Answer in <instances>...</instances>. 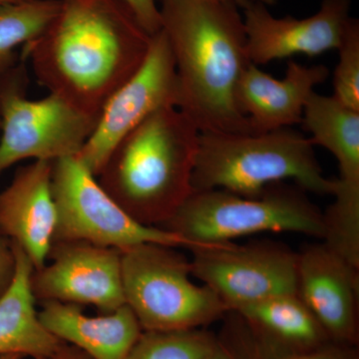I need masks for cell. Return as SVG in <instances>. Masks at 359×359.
Masks as SVG:
<instances>
[{
    "instance_id": "obj_18",
    "label": "cell",
    "mask_w": 359,
    "mask_h": 359,
    "mask_svg": "<svg viewBox=\"0 0 359 359\" xmlns=\"http://www.w3.org/2000/svg\"><path fill=\"white\" fill-rule=\"evenodd\" d=\"M39 320L50 334L77 347L91 359H125L144 332L128 306L98 316H86L80 306L41 302Z\"/></svg>"
},
{
    "instance_id": "obj_8",
    "label": "cell",
    "mask_w": 359,
    "mask_h": 359,
    "mask_svg": "<svg viewBox=\"0 0 359 359\" xmlns=\"http://www.w3.org/2000/svg\"><path fill=\"white\" fill-rule=\"evenodd\" d=\"M52 193L57 211L53 242L80 241L121 252L142 244L202 250L176 233L132 218L76 157L53 161Z\"/></svg>"
},
{
    "instance_id": "obj_26",
    "label": "cell",
    "mask_w": 359,
    "mask_h": 359,
    "mask_svg": "<svg viewBox=\"0 0 359 359\" xmlns=\"http://www.w3.org/2000/svg\"><path fill=\"white\" fill-rule=\"evenodd\" d=\"M15 256L11 242L0 235V297L11 287L15 275Z\"/></svg>"
},
{
    "instance_id": "obj_20",
    "label": "cell",
    "mask_w": 359,
    "mask_h": 359,
    "mask_svg": "<svg viewBox=\"0 0 359 359\" xmlns=\"http://www.w3.org/2000/svg\"><path fill=\"white\" fill-rule=\"evenodd\" d=\"M59 7L60 0H22L0 7V74L18 62V47L43 33Z\"/></svg>"
},
{
    "instance_id": "obj_9",
    "label": "cell",
    "mask_w": 359,
    "mask_h": 359,
    "mask_svg": "<svg viewBox=\"0 0 359 359\" xmlns=\"http://www.w3.org/2000/svg\"><path fill=\"white\" fill-rule=\"evenodd\" d=\"M302 123L313 145L327 149L339 164L334 202L323 214V241L359 269V112L313 92Z\"/></svg>"
},
{
    "instance_id": "obj_30",
    "label": "cell",
    "mask_w": 359,
    "mask_h": 359,
    "mask_svg": "<svg viewBox=\"0 0 359 359\" xmlns=\"http://www.w3.org/2000/svg\"><path fill=\"white\" fill-rule=\"evenodd\" d=\"M22 0H0V7L6 6V4H14V2H20Z\"/></svg>"
},
{
    "instance_id": "obj_14",
    "label": "cell",
    "mask_w": 359,
    "mask_h": 359,
    "mask_svg": "<svg viewBox=\"0 0 359 359\" xmlns=\"http://www.w3.org/2000/svg\"><path fill=\"white\" fill-rule=\"evenodd\" d=\"M297 294L339 344H359V269L325 244L297 254Z\"/></svg>"
},
{
    "instance_id": "obj_24",
    "label": "cell",
    "mask_w": 359,
    "mask_h": 359,
    "mask_svg": "<svg viewBox=\"0 0 359 359\" xmlns=\"http://www.w3.org/2000/svg\"><path fill=\"white\" fill-rule=\"evenodd\" d=\"M133 11L142 27L150 35L161 30V0H123Z\"/></svg>"
},
{
    "instance_id": "obj_11",
    "label": "cell",
    "mask_w": 359,
    "mask_h": 359,
    "mask_svg": "<svg viewBox=\"0 0 359 359\" xmlns=\"http://www.w3.org/2000/svg\"><path fill=\"white\" fill-rule=\"evenodd\" d=\"M193 278L229 311L283 294H297V254L276 243H235L193 250Z\"/></svg>"
},
{
    "instance_id": "obj_7",
    "label": "cell",
    "mask_w": 359,
    "mask_h": 359,
    "mask_svg": "<svg viewBox=\"0 0 359 359\" xmlns=\"http://www.w3.org/2000/svg\"><path fill=\"white\" fill-rule=\"evenodd\" d=\"M25 61L0 74V174L25 159L53 161L76 157L93 132L97 117L62 97L27 96Z\"/></svg>"
},
{
    "instance_id": "obj_21",
    "label": "cell",
    "mask_w": 359,
    "mask_h": 359,
    "mask_svg": "<svg viewBox=\"0 0 359 359\" xmlns=\"http://www.w3.org/2000/svg\"><path fill=\"white\" fill-rule=\"evenodd\" d=\"M217 334L208 328L143 332L125 359H208Z\"/></svg>"
},
{
    "instance_id": "obj_25",
    "label": "cell",
    "mask_w": 359,
    "mask_h": 359,
    "mask_svg": "<svg viewBox=\"0 0 359 359\" xmlns=\"http://www.w3.org/2000/svg\"><path fill=\"white\" fill-rule=\"evenodd\" d=\"M287 359H359L358 346L330 341L306 353Z\"/></svg>"
},
{
    "instance_id": "obj_6",
    "label": "cell",
    "mask_w": 359,
    "mask_h": 359,
    "mask_svg": "<svg viewBox=\"0 0 359 359\" xmlns=\"http://www.w3.org/2000/svg\"><path fill=\"white\" fill-rule=\"evenodd\" d=\"M176 249L142 244L121 252L125 304L144 332L208 328L229 313L211 289L193 283L191 261Z\"/></svg>"
},
{
    "instance_id": "obj_27",
    "label": "cell",
    "mask_w": 359,
    "mask_h": 359,
    "mask_svg": "<svg viewBox=\"0 0 359 359\" xmlns=\"http://www.w3.org/2000/svg\"><path fill=\"white\" fill-rule=\"evenodd\" d=\"M37 359H91L84 353L83 351H80L77 347L70 346V344H62L56 353H54L50 356L47 358H37Z\"/></svg>"
},
{
    "instance_id": "obj_28",
    "label": "cell",
    "mask_w": 359,
    "mask_h": 359,
    "mask_svg": "<svg viewBox=\"0 0 359 359\" xmlns=\"http://www.w3.org/2000/svg\"><path fill=\"white\" fill-rule=\"evenodd\" d=\"M205 1H233L236 2L238 6H242L243 4L248 1H261L264 4H268V6H273L276 4V0H205Z\"/></svg>"
},
{
    "instance_id": "obj_15",
    "label": "cell",
    "mask_w": 359,
    "mask_h": 359,
    "mask_svg": "<svg viewBox=\"0 0 359 359\" xmlns=\"http://www.w3.org/2000/svg\"><path fill=\"white\" fill-rule=\"evenodd\" d=\"M52 164L39 160L20 168L0 192V235L20 245L34 269L47 263L57 224Z\"/></svg>"
},
{
    "instance_id": "obj_3",
    "label": "cell",
    "mask_w": 359,
    "mask_h": 359,
    "mask_svg": "<svg viewBox=\"0 0 359 359\" xmlns=\"http://www.w3.org/2000/svg\"><path fill=\"white\" fill-rule=\"evenodd\" d=\"M200 134L178 108H161L113 149L99 184L132 218L160 228L194 193Z\"/></svg>"
},
{
    "instance_id": "obj_12",
    "label": "cell",
    "mask_w": 359,
    "mask_h": 359,
    "mask_svg": "<svg viewBox=\"0 0 359 359\" xmlns=\"http://www.w3.org/2000/svg\"><path fill=\"white\" fill-rule=\"evenodd\" d=\"M49 264L33 269L32 290L40 302L95 306L110 313L125 306L121 250L80 241L52 243Z\"/></svg>"
},
{
    "instance_id": "obj_13",
    "label": "cell",
    "mask_w": 359,
    "mask_h": 359,
    "mask_svg": "<svg viewBox=\"0 0 359 359\" xmlns=\"http://www.w3.org/2000/svg\"><path fill=\"white\" fill-rule=\"evenodd\" d=\"M243 20L250 63L259 66L295 54L316 56L339 49L351 20V0H321L318 13L297 20L276 18L268 4H243Z\"/></svg>"
},
{
    "instance_id": "obj_23",
    "label": "cell",
    "mask_w": 359,
    "mask_h": 359,
    "mask_svg": "<svg viewBox=\"0 0 359 359\" xmlns=\"http://www.w3.org/2000/svg\"><path fill=\"white\" fill-rule=\"evenodd\" d=\"M224 320L216 346L208 359H266L237 313L229 311Z\"/></svg>"
},
{
    "instance_id": "obj_1",
    "label": "cell",
    "mask_w": 359,
    "mask_h": 359,
    "mask_svg": "<svg viewBox=\"0 0 359 359\" xmlns=\"http://www.w3.org/2000/svg\"><path fill=\"white\" fill-rule=\"evenodd\" d=\"M151 40L123 0H60L48 27L22 47L21 60L49 93L98 117L143 65Z\"/></svg>"
},
{
    "instance_id": "obj_10",
    "label": "cell",
    "mask_w": 359,
    "mask_h": 359,
    "mask_svg": "<svg viewBox=\"0 0 359 359\" xmlns=\"http://www.w3.org/2000/svg\"><path fill=\"white\" fill-rule=\"evenodd\" d=\"M179 84L173 54L162 29L152 35L143 65L113 92L101 108L95 127L76 156L98 176L117 144L155 111L177 107Z\"/></svg>"
},
{
    "instance_id": "obj_17",
    "label": "cell",
    "mask_w": 359,
    "mask_h": 359,
    "mask_svg": "<svg viewBox=\"0 0 359 359\" xmlns=\"http://www.w3.org/2000/svg\"><path fill=\"white\" fill-rule=\"evenodd\" d=\"M266 359H287L332 341L297 294L269 297L235 309Z\"/></svg>"
},
{
    "instance_id": "obj_2",
    "label": "cell",
    "mask_w": 359,
    "mask_h": 359,
    "mask_svg": "<svg viewBox=\"0 0 359 359\" xmlns=\"http://www.w3.org/2000/svg\"><path fill=\"white\" fill-rule=\"evenodd\" d=\"M160 14L176 66L178 109L201 133H256L237 103L238 82L250 63L240 6L161 0Z\"/></svg>"
},
{
    "instance_id": "obj_16",
    "label": "cell",
    "mask_w": 359,
    "mask_h": 359,
    "mask_svg": "<svg viewBox=\"0 0 359 359\" xmlns=\"http://www.w3.org/2000/svg\"><path fill=\"white\" fill-rule=\"evenodd\" d=\"M330 76L327 66H304L290 61L283 79L250 63L238 82V109L256 133L290 128L302 121L309 96Z\"/></svg>"
},
{
    "instance_id": "obj_29",
    "label": "cell",
    "mask_w": 359,
    "mask_h": 359,
    "mask_svg": "<svg viewBox=\"0 0 359 359\" xmlns=\"http://www.w3.org/2000/svg\"><path fill=\"white\" fill-rule=\"evenodd\" d=\"M25 356L20 355V354L11 353V354H4V355H0V359H25Z\"/></svg>"
},
{
    "instance_id": "obj_22",
    "label": "cell",
    "mask_w": 359,
    "mask_h": 359,
    "mask_svg": "<svg viewBox=\"0 0 359 359\" xmlns=\"http://www.w3.org/2000/svg\"><path fill=\"white\" fill-rule=\"evenodd\" d=\"M334 74V96L342 105L359 112V21L351 18L339 48Z\"/></svg>"
},
{
    "instance_id": "obj_5",
    "label": "cell",
    "mask_w": 359,
    "mask_h": 359,
    "mask_svg": "<svg viewBox=\"0 0 359 359\" xmlns=\"http://www.w3.org/2000/svg\"><path fill=\"white\" fill-rule=\"evenodd\" d=\"M200 249L231 244L259 233H297L323 238L325 217L299 187L269 186L257 198L224 190L194 192L160 226Z\"/></svg>"
},
{
    "instance_id": "obj_19",
    "label": "cell",
    "mask_w": 359,
    "mask_h": 359,
    "mask_svg": "<svg viewBox=\"0 0 359 359\" xmlns=\"http://www.w3.org/2000/svg\"><path fill=\"white\" fill-rule=\"evenodd\" d=\"M15 256L13 283L0 297V355L20 354L32 359L47 358L65 341L54 337L39 320L32 290L33 264L20 245L11 242Z\"/></svg>"
},
{
    "instance_id": "obj_4",
    "label": "cell",
    "mask_w": 359,
    "mask_h": 359,
    "mask_svg": "<svg viewBox=\"0 0 359 359\" xmlns=\"http://www.w3.org/2000/svg\"><path fill=\"white\" fill-rule=\"evenodd\" d=\"M309 137L290 128L262 133L202 132L192 176L194 192L224 190L247 198L294 181L304 192L332 195Z\"/></svg>"
}]
</instances>
